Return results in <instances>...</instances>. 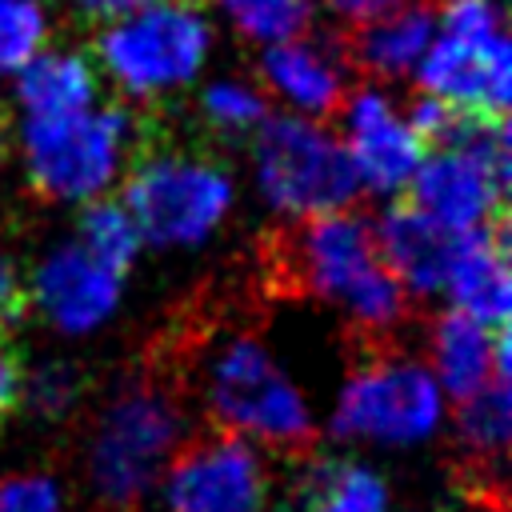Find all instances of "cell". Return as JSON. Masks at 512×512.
Returning <instances> with one entry per match:
<instances>
[{
	"label": "cell",
	"mask_w": 512,
	"mask_h": 512,
	"mask_svg": "<svg viewBox=\"0 0 512 512\" xmlns=\"http://www.w3.org/2000/svg\"><path fill=\"white\" fill-rule=\"evenodd\" d=\"M124 276L100 264L76 240L52 244L28 272L32 308L64 336H88L104 328L120 308Z\"/></svg>",
	"instance_id": "4fadbf2b"
},
{
	"label": "cell",
	"mask_w": 512,
	"mask_h": 512,
	"mask_svg": "<svg viewBox=\"0 0 512 512\" xmlns=\"http://www.w3.org/2000/svg\"><path fill=\"white\" fill-rule=\"evenodd\" d=\"M444 512H496V508H484V504H472V500H460V508H444Z\"/></svg>",
	"instance_id": "4dcf8cb0"
},
{
	"label": "cell",
	"mask_w": 512,
	"mask_h": 512,
	"mask_svg": "<svg viewBox=\"0 0 512 512\" xmlns=\"http://www.w3.org/2000/svg\"><path fill=\"white\" fill-rule=\"evenodd\" d=\"M432 32H436V8L424 0H404L400 8L360 24V36L352 44L356 64L380 80L412 76L432 44Z\"/></svg>",
	"instance_id": "ffe728a7"
},
{
	"label": "cell",
	"mask_w": 512,
	"mask_h": 512,
	"mask_svg": "<svg viewBox=\"0 0 512 512\" xmlns=\"http://www.w3.org/2000/svg\"><path fill=\"white\" fill-rule=\"evenodd\" d=\"M428 368L452 400H464L492 380H508V328H484L448 308L428 324Z\"/></svg>",
	"instance_id": "2e32d148"
},
{
	"label": "cell",
	"mask_w": 512,
	"mask_h": 512,
	"mask_svg": "<svg viewBox=\"0 0 512 512\" xmlns=\"http://www.w3.org/2000/svg\"><path fill=\"white\" fill-rule=\"evenodd\" d=\"M260 88L280 104H288L292 112L324 120L348 96V60L332 40L300 32L292 40L264 44Z\"/></svg>",
	"instance_id": "5bb4252c"
},
{
	"label": "cell",
	"mask_w": 512,
	"mask_h": 512,
	"mask_svg": "<svg viewBox=\"0 0 512 512\" xmlns=\"http://www.w3.org/2000/svg\"><path fill=\"white\" fill-rule=\"evenodd\" d=\"M264 512H300V508H296V504H292V500H280V504H268V508H264Z\"/></svg>",
	"instance_id": "1f68e13d"
},
{
	"label": "cell",
	"mask_w": 512,
	"mask_h": 512,
	"mask_svg": "<svg viewBox=\"0 0 512 512\" xmlns=\"http://www.w3.org/2000/svg\"><path fill=\"white\" fill-rule=\"evenodd\" d=\"M148 360L168 368L188 400H200L204 424L236 432L288 464L316 452L320 432L304 392L280 372L268 344L252 328H192L148 348Z\"/></svg>",
	"instance_id": "6da1fadb"
},
{
	"label": "cell",
	"mask_w": 512,
	"mask_h": 512,
	"mask_svg": "<svg viewBox=\"0 0 512 512\" xmlns=\"http://www.w3.org/2000/svg\"><path fill=\"white\" fill-rule=\"evenodd\" d=\"M420 92L480 116H504L512 100V40L504 0H444L436 32L416 64Z\"/></svg>",
	"instance_id": "30bf717a"
},
{
	"label": "cell",
	"mask_w": 512,
	"mask_h": 512,
	"mask_svg": "<svg viewBox=\"0 0 512 512\" xmlns=\"http://www.w3.org/2000/svg\"><path fill=\"white\" fill-rule=\"evenodd\" d=\"M444 420V392L428 360L400 344H356L352 368L336 396L328 432L344 444L412 448L436 436Z\"/></svg>",
	"instance_id": "5b68a950"
},
{
	"label": "cell",
	"mask_w": 512,
	"mask_h": 512,
	"mask_svg": "<svg viewBox=\"0 0 512 512\" xmlns=\"http://www.w3.org/2000/svg\"><path fill=\"white\" fill-rule=\"evenodd\" d=\"M188 392L156 360L124 368L96 400L80 440L84 512H140L188 436Z\"/></svg>",
	"instance_id": "7a4b0ae2"
},
{
	"label": "cell",
	"mask_w": 512,
	"mask_h": 512,
	"mask_svg": "<svg viewBox=\"0 0 512 512\" xmlns=\"http://www.w3.org/2000/svg\"><path fill=\"white\" fill-rule=\"evenodd\" d=\"M0 512H72L52 472H12L0 480Z\"/></svg>",
	"instance_id": "484cf974"
},
{
	"label": "cell",
	"mask_w": 512,
	"mask_h": 512,
	"mask_svg": "<svg viewBox=\"0 0 512 512\" xmlns=\"http://www.w3.org/2000/svg\"><path fill=\"white\" fill-rule=\"evenodd\" d=\"M376 248L388 264V272L400 280V288L408 296H436L444 292L448 280V264L456 252V232H448L444 224H436L432 216H424L420 208H412L408 200L392 204L376 224Z\"/></svg>",
	"instance_id": "e0dca14e"
},
{
	"label": "cell",
	"mask_w": 512,
	"mask_h": 512,
	"mask_svg": "<svg viewBox=\"0 0 512 512\" xmlns=\"http://www.w3.org/2000/svg\"><path fill=\"white\" fill-rule=\"evenodd\" d=\"M248 140L256 188L276 216L312 220L340 212L360 196L344 140L320 120L300 112H268Z\"/></svg>",
	"instance_id": "9c48e42d"
},
{
	"label": "cell",
	"mask_w": 512,
	"mask_h": 512,
	"mask_svg": "<svg viewBox=\"0 0 512 512\" xmlns=\"http://www.w3.org/2000/svg\"><path fill=\"white\" fill-rule=\"evenodd\" d=\"M444 296L456 312L484 328H508L512 312V272H508V216L472 228L456 240Z\"/></svg>",
	"instance_id": "9a60e30c"
},
{
	"label": "cell",
	"mask_w": 512,
	"mask_h": 512,
	"mask_svg": "<svg viewBox=\"0 0 512 512\" xmlns=\"http://www.w3.org/2000/svg\"><path fill=\"white\" fill-rule=\"evenodd\" d=\"M68 4H72L80 16L108 24V20H116V16H124V12H132V8H140V4H148V0H68Z\"/></svg>",
	"instance_id": "f546056e"
},
{
	"label": "cell",
	"mask_w": 512,
	"mask_h": 512,
	"mask_svg": "<svg viewBox=\"0 0 512 512\" xmlns=\"http://www.w3.org/2000/svg\"><path fill=\"white\" fill-rule=\"evenodd\" d=\"M232 28L256 44H280L308 32L316 0H216Z\"/></svg>",
	"instance_id": "cb8c5ba5"
},
{
	"label": "cell",
	"mask_w": 512,
	"mask_h": 512,
	"mask_svg": "<svg viewBox=\"0 0 512 512\" xmlns=\"http://www.w3.org/2000/svg\"><path fill=\"white\" fill-rule=\"evenodd\" d=\"M32 296H28V272L0 252V332H12L28 320Z\"/></svg>",
	"instance_id": "4316f807"
},
{
	"label": "cell",
	"mask_w": 512,
	"mask_h": 512,
	"mask_svg": "<svg viewBox=\"0 0 512 512\" xmlns=\"http://www.w3.org/2000/svg\"><path fill=\"white\" fill-rule=\"evenodd\" d=\"M24 392V356L12 340V332H0V432L16 416Z\"/></svg>",
	"instance_id": "83f0119b"
},
{
	"label": "cell",
	"mask_w": 512,
	"mask_h": 512,
	"mask_svg": "<svg viewBox=\"0 0 512 512\" xmlns=\"http://www.w3.org/2000/svg\"><path fill=\"white\" fill-rule=\"evenodd\" d=\"M280 276L288 288L336 304L356 344H396L392 336L408 320V292L388 272L372 220L348 208L296 220Z\"/></svg>",
	"instance_id": "3957f363"
},
{
	"label": "cell",
	"mask_w": 512,
	"mask_h": 512,
	"mask_svg": "<svg viewBox=\"0 0 512 512\" xmlns=\"http://www.w3.org/2000/svg\"><path fill=\"white\" fill-rule=\"evenodd\" d=\"M72 240H76L80 248H88L100 264H108V268L120 272V276L136 264V256H140V248H144V240H140V232H136L128 208H124L120 200H108V196L88 200V204L80 208V220H76V236H72Z\"/></svg>",
	"instance_id": "603a6c76"
},
{
	"label": "cell",
	"mask_w": 512,
	"mask_h": 512,
	"mask_svg": "<svg viewBox=\"0 0 512 512\" xmlns=\"http://www.w3.org/2000/svg\"><path fill=\"white\" fill-rule=\"evenodd\" d=\"M508 180L512 140L504 116L460 112L448 136L424 152L404 192L412 208L460 236L504 216Z\"/></svg>",
	"instance_id": "52a82bcc"
},
{
	"label": "cell",
	"mask_w": 512,
	"mask_h": 512,
	"mask_svg": "<svg viewBox=\"0 0 512 512\" xmlns=\"http://www.w3.org/2000/svg\"><path fill=\"white\" fill-rule=\"evenodd\" d=\"M160 480L164 512H264L272 468L252 440L200 424L176 444Z\"/></svg>",
	"instance_id": "8fae6325"
},
{
	"label": "cell",
	"mask_w": 512,
	"mask_h": 512,
	"mask_svg": "<svg viewBox=\"0 0 512 512\" xmlns=\"http://www.w3.org/2000/svg\"><path fill=\"white\" fill-rule=\"evenodd\" d=\"M340 140L356 168L360 192L396 196L416 176L428 144L416 136L408 116L376 84H364L340 100Z\"/></svg>",
	"instance_id": "7c38bea8"
},
{
	"label": "cell",
	"mask_w": 512,
	"mask_h": 512,
	"mask_svg": "<svg viewBox=\"0 0 512 512\" xmlns=\"http://www.w3.org/2000/svg\"><path fill=\"white\" fill-rule=\"evenodd\" d=\"M268 112H272L268 92L240 76H216L200 92V120L216 140H248Z\"/></svg>",
	"instance_id": "7402d4cb"
},
{
	"label": "cell",
	"mask_w": 512,
	"mask_h": 512,
	"mask_svg": "<svg viewBox=\"0 0 512 512\" xmlns=\"http://www.w3.org/2000/svg\"><path fill=\"white\" fill-rule=\"evenodd\" d=\"M88 392H92V380L88 372L76 364V360H40L32 372H24V392H20V404L40 420V424H52V428H64V424H76L88 408Z\"/></svg>",
	"instance_id": "44dd1931"
},
{
	"label": "cell",
	"mask_w": 512,
	"mask_h": 512,
	"mask_svg": "<svg viewBox=\"0 0 512 512\" xmlns=\"http://www.w3.org/2000/svg\"><path fill=\"white\" fill-rule=\"evenodd\" d=\"M124 176L128 180L120 204L128 208L144 248H200L236 204L232 172L204 152L140 148Z\"/></svg>",
	"instance_id": "8992f818"
},
{
	"label": "cell",
	"mask_w": 512,
	"mask_h": 512,
	"mask_svg": "<svg viewBox=\"0 0 512 512\" xmlns=\"http://www.w3.org/2000/svg\"><path fill=\"white\" fill-rule=\"evenodd\" d=\"M0 148H4V92H0Z\"/></svg>",
	"instance_id": "d6a6232c"
},
{
	"label": "cell",
	"mask_w": 512,
	"mask_h": 512,
	"mask_svg": "<svg viewBox=\"0 0 512 512\" xmlns=\"http://www.w3.org/2000/svg\"><path fill=\"white\" fill-rule=\"evenodd\" d=\"M52 32V16L44 0H0V72H16L28 64Z\"/></svg>",
	"instance_id": "d4e9b609"
},
{
	"label": "cell",
	"mask_w": 512,
	"mask_h": 512,
	"mask_svg": "<svg viewBox=\"0 0 512 512\" xmlns=\"http://www.w3.org/2000/svg\"><path fill=\"white\" fill-rule=\"evenodd\" d=\"M140 144V124L120 104H92L68 116L20 120V156L28 184L56 204H88L108 196L136 160Z\"/></svg>",
	"instance_id": "277c9868"
},
{
	"label": "cell",
	"mask_w": 512,
	"mask_h": 512,
	"mask_svg": "<svg viewBox=\"0 0 512 512\" xmlns=\"http://www.w3.org/2000/svg\"><path fill=\"white\" fill-rule=\"evenodd\" d=\"M300 512H392V484L364 460L320 456L300 460L296 476Z\"/></svg>",
	"instance_id": "d6986e66"
},
{
	"label": "cell",
	"mask_w": 512,
	"mask_h": 512,
	"mask_svg": "<svg viewBox=\"0 0 512 512\" xmlns=\"http://www.w3.org/2000/svg\"><path fill=\"white\" fill-rule=\"evenodd\" d=\"M12 96L24 116H68L100 104V72L96 60L80 48L44 44L28 64H20Z\"/></svg>",
	"instance_id": "ac0fdd59"
},
{
	"label": "cell",
	"mask_w": 512,
	"mask_h": 512,
	"mask_svg": "<svg viewBox=\"0 0 512 512\" xmlns=\"http://www.w3.org/2000/svg\"><path fill=\"white\" fill-rule=\"evenodd\" d=\"M212 52V24L192 0H148L96 36V72L128 100H156L188 88Z\"/></svg>",
	"instance_id": "ba28073f"
},
{
	"label": "cell",
	"mask_w": 512,
	"mask_h": 512,
	"mask_svg": "<svg viewBox=\"0 0 512 512\" xmlns=\"http://www.w3.org/2000/svg\"><path fill=\"white\" fill-rule=\"evenodd\" d=\"M332 16H340V20H348V24H368V20H376V16H384V12H392V8H400L404 0H320Z\"/></svg>",
	"instance_id": "f1b7e54d"
}]
</instances>
